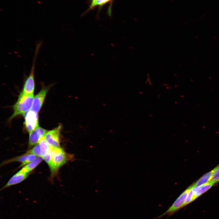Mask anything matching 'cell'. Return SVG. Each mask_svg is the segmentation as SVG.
Returning <instances> with one entry per match:
<instances>
[{"instance_id":"19","label":"cell","mask_w":219,"mask_h":219,"mask_svg":"<svg viewBox=\"0 0 219 219\" xmlns=\"http://www.w3.org/2000/svg\"><path fill=\"white\" fill-rule=\"evenodd\" d=\"M38 3H40V4H41V2H40V1H38Z\"/></svg>"},{"instance_id":"7","label":"cell","mask_w":219,"mask_h":219,"mask_svg":"<svg viewBox=\"0 0 219 219\" xmlns=\"http://www.w3.org/2000/svg\"><path fill=\"white\" fill-rule=\"evenodd\" d=\"M47 132V130L39 126L30 133L29 146L31 147L39 144L44 138Z\"/></svg>"},{"instance_id":"18","label":"cell","mask_w":219,"mask_h":219,"mask_svg":"<svg viewBox=\"0 0 219 219\" xmlns=\"http://www.w3.org/2000/svg\"><path fill=\"white\" fill-rule=\"evenodd\" d=\"M42 158L48 164L50 168L52 165V161L51 159V150L48 153L44 156H43Z\"/></svg>"},{"instance_id":"20","label":"cell","mask_w":219,"mask_h":219,"mask_svg":"<svg viewBox=\"0 0 219 219\" xmlns=\"http://www.w3.org/2000/svg\"><path fill=\"white\" fill-rule=\"evenodd\" d=\"M95 0H92V1H95Z\"/></svg>"},{"instance_id":"14","label":"cell","mask_w":219,"mask_h":219,"mask_svg":"<svg viewBox=\"0 0 219 219\" xmlns=\"http://www.w3.org/2000/svg\"><path fill=\"white\" fill-rule=\"evenodd\" d=\"M191 186V188L189 190L185 201V206L188 204L190 203L195 200L196 199L194 197L193 191L192 190V186Z\"/></svg>"},{"instance_id":"5","label":"cell","mask_w":219,"mask_h":219,"mask_svg":"<svg viewBox=\"0 0 219 219\" xmlns=\"http://www.w3.org/2000/svg\"><path fill=\"white\" fill-rule=\"evenodd\" d=\"M38 113L30 109L24 114L25 125L29 133L39 127Z\"/></svg>"},{"instance_id":"15","label":"cell","mask_w":219,"mask_h":219,"mask_svg":"<svg viewBox=\"0 0 219 219\" xmlns=\"http://www.w3.org/2000/svg\"><path fill=\"white\" fill-rule=\"evenodd\" d=\"M28 154H26L25 155H23L22 156L17 157L16 158H15L13 159H12L9 160L7 161L6 162L3 163L4 164L6 163H7L11 162H21L22 163L24 162L27 158Z\"/></svg>"},{"instance_id":"1","label":"cell","mask_w":219,"mask_h":219,"mask_svg":"<svg viewBox=\"0 0 219 219\" xmlns=\"http://www.w3.org/2000/svg\"><path fill=\"white\" fill-rule=\"evenodd\" d=\"M33 98V94H26L21 92L17 102L13 106V112L9 120H12L18 115H24L29 110L31 107Z\"/></svg>"},{"instance_id":"8","label":"cell","mask_w":219,"mask_h":219,"mask_svg":"<svg viewBox=\"0 0 219 219\" xmlns=\"http://www.w3.org/2000/svg\"><path fill=\"white\" fill-rule=\"evenodd\" d=\"M30 173L25 172L20 170L10 178L2 189L22 182L29 175Z\"/></svg>"},{"instance_id":"9","label":"cell","mask_w":219,"mask_h":219,"mask_svg":"<svg viewBox=\"0 0 219 219\" xmlns=\"http://www.w3.org/2000/svg\"><path fill=\"white\" fill-rule=\"evenodd\" d=\"M214 183L210 181V182L199 186H194L191 185L192 190L196 199L198 197L209 190Z\"/></svg>"},{"instance_id":"6","label":"cell","mask_w":219,"mask_h":219,"mask_svg":"<svg viewBox=\"0 0 219 219\" xmlns=\"http://www.w3.org/2000/svg\"><path fill=\"white\" fill-rule=\"evenodd\" d=\"M61 128L62 126L60 125L46 133L44 139L51 147H60L59 137Z\"/></svg>"},{"instance_id":"3","label":"cell","mask_w":219,"mask_h":219,"mask_svg":"<svg viewBox=\"0 0 219 219\" xmlns=\"http://www.w3.org/2000/svg\"><path fill=\"white\" fill-rule=\"evenodd\" d=\"M190 185L176 199L172 205L163 214L158 217L159 218L165 215L170 216L178 210L184 207L186 196L191 188Z\"/></svg>"},{"instance_id":"16","label":"cell","mask_w":219,"mask_h":219,"mask_svg":"<svg viewBox=\"0 0 219 219\" xmlns=\"http://www.w3.org/2000/svg\"><path fill=\"white\" fill-rule=\"evenodd\" d=\"M211 181L214 184L219 182V164L213 173Z\"/></svg>"},{"instance_id":"10","label":"cell","mask_w":219,"mask_h":219,"mask_svg":"<svg viewBox=\"0 0 219 219\" xmlns=\"http://www.w3.org/2000/svg\"><path fill=\"white\" fill-rule=\"evenodd\" d=\"M217 167V165L212 170L204 175L192 185L194 186H199L210 181L213 173Z\"/></svg>"},{"instance_id":"11","label":"cell","mask_w":219,"mask_h":219,"mask_svg":"<svg viewBox=\"0 0 219 219\" xmlns=\"http://www.w3.org/2000/svg\"><path fill=\"white\" fill-rule=\"evenodd\" d=\"M43 159L41 156H37L34 160L27 164L21 170L25 172H30L35 168Z\"/></svg>"},{"instance_id":"13","label":"cell","mask_w":219,"mask_h":219,"mask_svg":"<svg viewBox=\"0 0 219 219\" xmlns=\"http://www.w3.org/2000/svg\"><path fill=\"white\" fill-rule=\"evenodd\" d=\"M26 154H33L37 156H41L40 149L39 144L35 145L33 148L30 149L26 153Z\"/></svg>"},{"instance_id":"2","label":"cell","mask_w":219,"mask_h":219,"mask_svg":"<svg viewBox=\"0 0 219 219\" xmlns=\"http://www.w3.org/2000/svg\"><path fill=\"white\" fill-rule=\"evenodd\" d=\"M52 165L50 168L52 174L56 173L59 168L65 164L68 160V155L60 147H51Z\"/></svg>"},{"instance_id":"12","label":"cell","mask_w":219,"mask_h":219,"mask_svg":"<svg viewBox=\"0 0 219 219\" xmlns=\"http://www.w3.org/2000/svg\"><path fill=\"white\" fill-rule=\"evenodd\" d=\"M41 156H44L48 153L51 150V147L47 142L44 139L42 140L39 142Z\"/></svg>"},{"instance_id":"4","label":"cell","mask_w":219,"mask_h":219,"mask_svg":"<svg viewBox=\"0 0 219 219\" xmlns=\"http://www.w3.org/2000/svg\"><path fill=\"white\" fill-rule=\"evenodd\" d=\"M53 85L51 84L44 86L41 89L34 97L30 110L38 113L42 106L47 92Z\"/></svg>"},{"instance_id":"17","label":"cell","mask_w":219,"mask_h":219,"mask_svg":"<svg viewBox=\"0 0 219 219\" xmlns=\"http://www.w3.org/2000/svg\"><path fill=\"white\" fill-rule=\"evenodd\" d=\"M37 156L33 154H28L26 161L22 163L20 167L23 166L30 162L34 160Z\"/></svg>"}]
</instances>
